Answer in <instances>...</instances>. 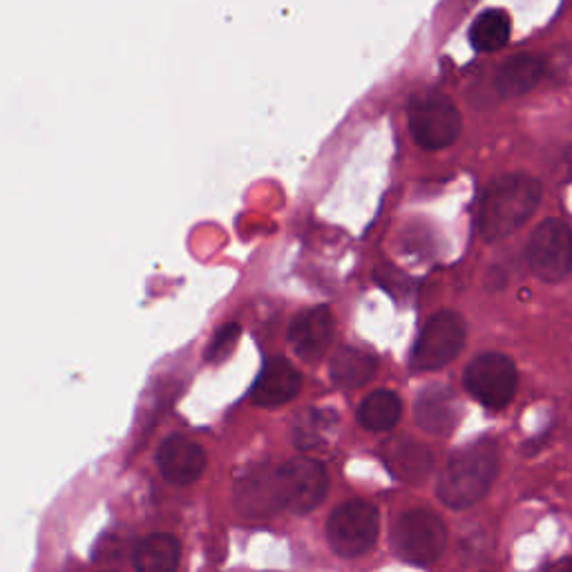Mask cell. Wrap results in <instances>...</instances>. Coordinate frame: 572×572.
<instances>
[{
	"mask_svg": "<svg viewBox=\"0 0 572 572\" xmlns=\"http://www.w3.org/2000/svg\"><path fill=\"white\" fill-rule=\"evenodd\" d=\"M541 202V183L530 175H503L483 193L479 233L485 242H498L519 231Z\"/></svg>",
	"mask_w": 572,
	"mask_h": 572,
	"instance_id": "obj_1",
	"label": "cell"
},
{
	"mask_svg": "<svg viewBox=\"0 0 572 572\" xmlns=\"http://www.w3.org/2000/svg\"><path fill=\"white\" fill-rule=\"evenodd\" d=\"M496 472V445L492 440H479L450 457L438 479L436 494L452 511H466V507H472L490 492Z\"/></svg>",
	"mask_w": 572,
	"mask_h": 572,
	"instance_id": "obj_2",
	"label": "cell"
},
{
	"mask_svg": "<svg viewBox=\"0 0 572 572\" xmlns=\"http://www.w3.org/2000/svg\"><path fill=\"white\" fill-rule=\"evenodd\" d=\"M410 131L414 142L425 150H442L461 135V114L450 97L440 92H423L412 97Z\"/></svg>",
	"mask_w": 572,
	"mask_h": 572,
	"instance_id": "obj_3",
	"label": "cell"
},
{
	"mask_svg": "<svg viewBox=\"0 0 572 572\" xmlns=\"http://www.w3.org/2000/svg\"><path fill=\"white\" fill-rule=\"evenodd\" d=\"M378 511L360 498L338 505L327 521V541L343 559H358L367 554L378 541Z\"/></svg>",
	"mask_w": 572,
	"mask_h": 572,
	"instance_id": "obj_4",
	"label": "cell"
},
{
	"mask_svg": "<svg viewBox=\"0 0 572 572\" xmlns=\"http://www.w3.org/2000/svg\"><path fill=\"white\" fill-rule=\"evenodd\" d=\"M392 546L401 559L414 565H431L448 548V528L438 515L418 507V511H410L396 521Z\"/></svg>",
	"mask_w": 572,
	"mask_h": 572,
	"instance_id": "obj_5",
	"label": "cell"
},
{
	"mask_svg": "<svg viewBox=\"0 0 572 572\" xmlns=\"http://www.w3.org/2000/svg\"><path fill=\"white\" fill-rule=\"evenodd\" d=\"M468 327L455 311H440L425 323L414 351L412 367L416 371H436L450 364L466 347Z\"/></svg>",
	"mask_w": 572,
	"mask_h": 572,
	"instance_id": "obj_6",
	"label": "cell"
},
{
	"mask_svg": "<svg viewBox=\"0 0 572 572\" xmlns=\"http://www.w3.org/2000/svg\"><path fill=\"white\" fill-rule=\"evenodd\" d=\"M463 383L470 396L483 407L503 410L515 399L517 367L503 354H481L468 364Z\"/></svg>",
	"mask_w": 572,
	"mask_h": 572,
	"instance_id": "obj_7",
	"label": "cell"
},
{
	"mask_svg": "<svg viewBox=\"0 0 572 572\" xmlns=\"http://www.w3.org/2000/svg\"><path fill=\"white\" fill-rule=\"evenodd\" d=\"M280 505L293 515H306L321 505L329 492V476L323 463L313 459H291L276 472Z\"/></svg>",
	"mask_w": 572,
	"mask_h": 572,
	"instance_id": "obj_8",
	"label": "cell"
},
{
	"mask_svg": "<svg viewBox=\"0 0 572 572\" xmlns=\"http://www.w3.org/2000/svg\"><path fill=\"white\" fill-rule=\"evenodd\" d=\"M528 265L543 282H561L572 271V231L561 220H546L528 244Z\"/></svg>",
	"mask_w": 572,
	"mask_h": 572,
	"instance_id": "obj_9",
	"label": "cell"
},
{
	"mask_svg": "<svg viewBox=\"0 0 572 572\" xmlns=\"http://www.w3.org/2000/svg\"><path fill=\"white\" fill-rule=\"evenodd\" d=\"M336 321L329 306H313L293 317L289 327V343L295 354L309 362L323 358L334 340Z\"/></svg>",
	"mask_w": 572,
	"mask_h": 572,
	"instance_id": "obj_10",
	"label": "cell"
},
{
	"mask_svg": "<svg viewBox=\"0 0 572 572\" xmlns=\"http://www.w3.org/2000/svg\"><path fill=\"white\" fill-rule=\"evenodd\" d=\"M157 466L166 481L175 485H190L202 479L206 470V455L195 440L175 434L161 442Z\"/></svg>",
	"mask_w": 572,
	"mask_h": 572,
	"instance_id": "obj_11",
	"label": "cell"
},
{
	"mask_svg": "<svg viewBox=\"0 0 572 572\" xmlns=\"http://www.w3.org/2000/svg\"><path fill=\"white\" fill-rule=\"evenodd\" d=\"M302 375L284 356H273L260 371L256 385L250 390V401L258 407H280L298 396Z\"/></svg>",
	"mask_w": 572,
	"mask_h": 572,
	"instance_id": "obj_12",
	"label": "cell"
},
{
	"mask_svg": "<svg viewBox=\"0 0 572 572\" xmlns=\"http://www.w3.org/2000/svg\"><path fill=\"white\" fill-rule=\"evenodd\" d=\"M378 369L375 356L356 349V347H340L332 362H329V375L336 388L343 390H356L367 385Z\"/></svg>",
	"mask_w": 572,
	"mask_h": 572,
	"instance_id": "obj_13",
	"label": "cell"
},
{
	"mask_svg": "<svg viewBox=\"0 0 572 572\" xmlns=\"http://www.w3.org/2000/svg\"><path fill=\"white\" fill-rule=\"evenodd\" d=\"M543 77V63L532 54H517L507 58L496 72V90L503 97H519L530 92Z\"/></svg>",
	"mask_w": 572,
	"mask_h": 572,
	"instance_id": "obj_14",
	"label": "cell"
},
{
	"mask_svg": "<svg viewBox=\"0 0 572 572\" xmlns=\"http://www.w3.org/2000/svg\"><path fill=\"white\" fill-rule=\"evenodd\" d=\"M416 420L431 434H450L459 420V407L448 390L431 388L418 399Z\"/></svg>",
	"mask_w": 572,
	"mask_h": 572,
	"instance_id": "obj_15",
	"label": "cell"
},
{
	"mask_svg": "<svg viewBox=\"0 0 572 572\" xmlns=\"http://www.w3.org/2000/svg\"><path fill=\"white\" fill-rule=\"evenodd\" d=\"M403 401L392 390L369 394L358 407V423L369 431H390L401 423Z\"/></svg>",
	"mask_w": 572,
	"mask_h": 572,
	"instance_id": "obj_16",
	"label": "cell"
},
{
	"mask_svg": "<svg viewBox=\"0 0 572 572\" xmlns=\"http://www.w3.org/2000/svg\"><path fill=\"white\" fill-rule=\"evenodd\" d=\"M181 546L177 537L155 532L135 548V568L142 572H170L179 565Z\"/></svg>",
	"mask_w": 572,
	"mask_h": 572,
	"instance_id": "obj_17",
	"label": "cell"
},
{
	"mask_svg": "<svg viewBox=\"0 0 572 572\" xmlns=\"http://www.w3.org/2000/svg\"><path fill=\"white\" fill-rule=\"evenodd\" d=\"M511 16L501 10H487L474 21L470 41L476 52H496L511 41Z\"/></svg>",
	"mask_w": 572,
	"mask_h": 572,
	"instance_id": "obj_18",
	"label": "cell"
},
{
	"mask_svg": "<svg viewBox=\"0 0 572 572\" xmlns=\"http://www.w3.org/2000/svg\"><path fill=\"white\" fill-rule=\"evenodd\" d=\"M392 470H396L399 476L403 479H423L427 472H431V455L423 448L420 442H410V440H401V442H392Z\"/></svg>",
	"mask_w": 572,
	"mask_h": 572,
	"instance_id": "obj_19",
	"label": "cell"
},
{
	"mask_svg": "<svg viewBox=\"0 0 572 572\" xmlns=\"http://www.w3.org/2000/svg\"><path fill=\"white\" fill-rule=\"evenodd\" d=\"M239 334H242V329H239V325H235V323L222 327V329L215 334V338H213V345H211V349H209V360H213V362L224 360V358L233 351V347L237 345Z\"/></svg>",
	"mask_w": 572,
	"mask_h": 572,
	"instance_id": "obj_20",
	"label": "cell"
}]
</instances>
